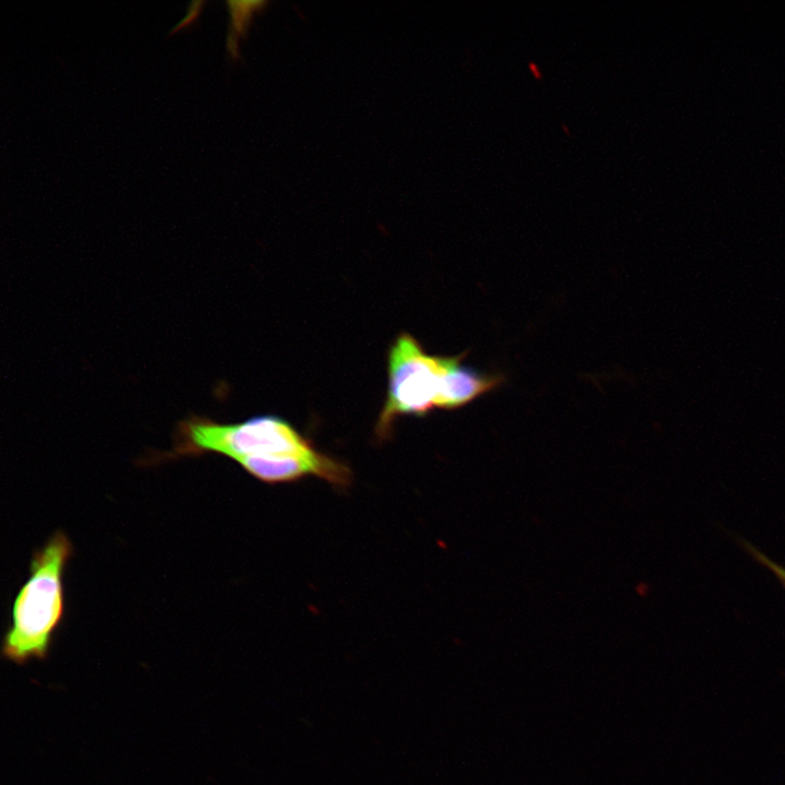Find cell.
<instances>
[{
  "instance_id": "cell-5",
  "label": "cell",
  "mask_w": 785,
  "mask_h": 785,
  "mask_svg": "<svg viewBox=\"0 0 785 785\" xmlns=\"http://www.w3.org/2000/svg\"><path fill=\"white\" fill-rule=\"evenodd\" d=\"M264 4V1H228L233 32L228 36L227 48L233 59L238 58V37L245 34L252 15Z\"/></svg>"
},
{
  "instance_id": "cell-4",
  "label": "cell",
  "mask_w": 785,
  "mask_h": 785,
  "mask_svg": "<svg viewBox=\"0 0 785 785\" xmlns=\"http://www.w3.org/2000/svg\"><path fill=\"white\" fill-rule=\"evenodd\" d=\"M450 357L440 378L435 408L454 410L466 406L475 398L495 389L504 378L488 375L461 365V358Z\"/></svg>"
},
{
  "instance_id": "cell-7",
  "label": "cell",
  "mask_w": 785,
  "mask_h": 785,
  "mask_svg": "<svg viewBox=\"0 0 785 785\" xmlns=\"http://www.w3.org/2000/svg\"><path fill=\"white\" fill-rule=\"evenodd\" d=\"M204 3H205L204 1L191 2L189 5V12H188L186 17L183 19L176 27H173L169 32L168 36L178 32L180 28L186 27V26L191 25L192 23H194L197 20Z\"/></svg>"
},
{
  "instance_id": "cell-1",
  "label": "cell",
  "mask_w": 785,
  "mask_h": 785,
  "mask_svg": "<svg viewBox=\"0 0 785 785\" xmlns=\"http://www.w3.org/2000/svg\"><path fill=\"white\" fill-rule=\"evenodd\" d=\"M176 439L171 457L220 454L270 484L316 476L346 488L352 481L345 462L317 450L288 421L275 415L222 424L193 414L179 422Z\"/></svg>"
},
{
  "instance_id": "cell-6",
  "label": "cell",
  "mask_w": 785,
  "mask_h": 785,
  "mask_svg": "<svg viewBox=\"0 0 785 785\" xmlns=\"http://www.w3.org/2000/svg\"><path fill=\"white\" fill-rule=\"evenodd\" d=\"M745 551L760 565L769 569L785 588V567L768 557L764 553L746 541H741Z\"/></svg>"
},
{
  "instance_id": "cell-3",
  "label": "cell",
  "mask_w": 785,
  "mask_h": 785,
  "mask_svg": "<svg viewBox=\"0 0 785 785\" xmlns=\"http://www.w3.org/2000/svg\"><path fill=\"white\" fill-rule=\"evenodd\" d=\"M450 357L428 354L410 334H400L388 352V390L376 437L385 440L400 415H424L435 408L440 378Z\"/></svg>"
},
{
  "instance_id": "cell-9",
  "label": "cell",
  "mask_w": 785,
  "mask_h": 785,
  "mask_svg": "<svg viewBox=\"0 0 785 785\" xmlns=\"http://www.w3.org/2000/svg\"><path fill=\"white\" fill-rule=\"evenodd\" d=\"M563 128H564V130H565V133H568V134H569V128H568V126L566 128L565 123H563Z\"/></svg>"
},
{
  "instance_id": "cell-8",
  "label": "cell",
  "mask_w": 785,
  "mask_h": 785,
  "mask_svg": "<svg viewBox=\"0 0 785 785\" xmlns=\"http://www.w3.org/2000/svg\"><path fill=\"white\" fill-rule=\"evenodd\" d=\"M528 65H529L531 73L534 75L535 78L541 80L543 77L542 72L535 62L529 61Z\"/></svg>"
},
{
  "instance_id": "cell-2",
  "label": "cell",
  "mask_w": 785,
  "mask_h": 785,
  "mask_svg": "<svg viewBox=\"0 0 785 785\" xmlns=\"http://www.w3.org/2000/svg\"><path fill=\"white\" fill-rule=\"evenodd\" d=\"M71 554L72 544L63 532L34 553L29 578L14 600L12 624L3 639L2 653L10 661L23 664L46 657L63 615L62 575Z\"/></svg>"
}]
</instances>
